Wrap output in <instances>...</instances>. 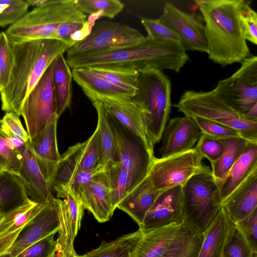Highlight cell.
Segmentation results:
<instances>
[{"label": "cell", "mask_w": 257, "mask_h": 257, "mask_svg": "<svg viewBox=\"0 0 257 257\" xmlns=\"http://www.w3.org/2000/svg\"><path fill=\"white\" fill-rule=\"evenodd\" d=\"M9 40L12 66L9 83L0 93L2 109L20 116L25 99L51 63L69 47L55 39L23 42Z\"/></svg>", "instance_id": "obj_1"}, {"label": "cell", "mask_w": 257, "mask_h": 257, "mask_svg": "<svg viewBox=\"0 0 257 257\" xmlns=\"http://www.w3.org/2000/svg\"><path fill=\"white\" fill-rule=\"evenodd\" d=\"M246 1H195L205 22L208 57L223 67L250 56L240 18Z\"/></svg>", "instance_id": "obj_2"}, {"label": "cell", "mask_w": 257, "mask_h": 257, "mask_svg": "<svg viewBox=\"0 0 257 257\" xmlns=\"http://www.w3.org/2000/svg\"><path fill=\"white\" fill-rule=\"evenodd\" d=\"M146 37L131 46L66 60L71 69L102 66L138 71L149 67L179 72L189 59L180 44Z\"/></svg>", "instance_id": "obj_3"}, {"label": "cell", "mask_w": 257, "mask_h": 257, "mask_svg": "<svg viewBox=\"0 0 257 257\" xmlns=\"http://www.w3.org/2000/svg\"><path fill=\"white\" fill-rule=\"evenodd\" d=\"M171 89V82L161 70L148 67L138 71L133 98L142 111L147 140L152 149L160 141L169 116Z\"/></svg>", "instance_id": "obj_4"}, {"label": "cell", "mask_w": 257, "mask_h": 257, "mask_svg": "<svg viewBox=\"0 0 257 257\" xmlns=\"http://www.w3.org/2000/svg\"><path fill=\"white\" fill-rule=\"evenodd\" d=\"M87 17L78 9L75 0H46L42 5L28 12L5 32L14 42L53 39L63 23L86 20Z\"/></svg>", "instance_id": "obj_5"}, {"label": "cell", "mask_w": 257, "mask_h": 257, "mask_svg": "<svg viewBox=\"0 0 257 257\" xmlns=\"http://www.w3.org/2000/svg\"><path fill=\"white\" fill-rule=\"evenodd\" d=\"M183 223L202 233L221 208L218 184L211 171L206 166L183 185Z\"/></svg>", "instance_id": "obj_6"}, {"label": "cell", "mask_w": 257, "mask_h": 257, "mask_svg": "<svg viewBox=\"0 0 257 257\" xmlns=\"http://www.w3.org/2000/svg\"><path fill=\"white\" fill-rule=\"evenodd\" d=\"M174 106L185 115L198 116L221 123L236 130L246 140L257 143V121L246 119L222 100L214 90H187Z\"/></svg>", "instance_id": "obj_7"}, {"label": "cell", "mask_w": 257, "mask_h": 257, "mask_svg": "<svg viewBox=\"0 0 257 257\" xmlns=\"http://www.w3.org/2000/svg\"><path fill=\"white\" fill-rule=\"evenodd\" d=\"M130 26L108 21L96 22L90 34L69 48L65 58L99 53L131 46L146 40Z\"/></svg>", "instance_id": "obj_8"}, {"label": "cell", "mask_w": 257, "mask_h": 257, "mask_svg": "<svg viewBox=\"0 0 257 257\" xmlns=\"http://www.w3.org/2000/svg\"><path fill=\"white\" fill-rule=\"evenodd\" d=\"M108 115L118 162L128 173L134 188L148 176L155 157L153 149Z\"/></svg>", "instance_id": "obj_9"}, {"label": "cell", "mask_w": 257, "mask_h": 257, "mask_svg": "<svg viewBox=\"0 0 257 257\" xmlns=\"http://www.w3.org/2000/svg\"><path fill=\"white\" fill-rule=\"evenodd\" d=\"M203 158L195 147L167 158L154 157L148 177L153 189L157 191L183 185L205 168Z\"/></svg>", "instance_id": "obj_10"}, {"label": "cell", "mask_w": 257, "mask_h": 257, "mask_svg": "<svg viewBox=\"0 0 257 257\" xmlns=\"http://www.w3.org/2000/svg\"><path fill=\"white\" fill-rule=\"evenodd\" d=\"M213 90L222 100L243 116L257 104V57L245 59L237 71L219 81Z\"/></svg>", "instance_id": "obj_11"}, {"label": "cell", "mask_w": 257, "mask_h": 257, "mask_svg": "<svg viewBox=\"0 0 257 257\" xmlns=\"http://www.w3.org/2000/svg\"><path fill=\"white\" fill-rule=\"evenodd\" d=\"M55 60L49 65L22 106L21 115L25 120L30 138L44 127L52 115L57 114L53 79Z\"/></svg>", "instance_id": "obj_12"}, {"label": "cell", "mask_w": 257, "mask_h": 257, "mask_svg": "<svg viewBox=\"0 0 257 257\" xmlns=\"http://www.w3.org/2000/svg\"><path fill=\"white\" fill-rule=\"evenodd\" d=\"M99 166L100 149L96 127L87 140L70 147L61 156L52 184L53 190L56 192L65 189L78 174Z\"/></svg>", "instance_id": "obj_13"}, {"label": "cell", "mask_w": 257, "mask_h": 257, "mask_svg": "<svg viewBox=\"0 0 257 257\" xmlns=\"http://www.w3.org/2000/svg\"><path fill=\"white\" fill-rule=\"evenodd\" d=\"M163 25L178 36L183 49L207 52V43L204 25L193 15L180 10L170 3L163 8V14L158 19Z\"/></svg>", "instance_id": "obj_14"}, {"label": "cell", "mask_w": 257, "mask_h": 257, "mask_svg": "<svg viewBox=\"0 0 257 257\" xmlns=\"http://www.w3.org/2000/svg\"><path fill=\"white\" fill-rule=\"evenodd\" d=\"M59 217L55 197L47 202L40 211L25 226L9 253L3 257H16L40 239L58 232Z\"/></svg>", "instance_id": "obj_15"}, {"label": "cell", "mask_w": 257, "mask_h": 257, "mask_svg": "<svg viewBox=\"0 0 257 257\" xmlns=\"http://www.w3.org/2000/svg\"><path fill=\"white\" fill-rule=\"evenodd\" d=\"M16 150L19 160L18 175L25 186L28 198L37 203L51 200L54 197L53 189L42 173L32 151L30 140Z\"/></svg>", "instance_id": "obj_16"}, {"label": "cell", "mask_w": 257, "mask_h": 257, "mask_svg": "<svg viewBox=\"0 0 257 257\" xmlns=\"http://www.w3.org/2000/svg\"><path fill=\"white\" fill-rule=\"evenodd\" d=\"M58 118L57 114L52 115L44 127L30 138L32 151L42 173L51 187L61 158L57 141Z\"/></svg>", "instance_id": "obj_17"}, {"label": "cell", "mask_w": 257, "mask_h": 257, "mask_svg": "<svg viewBox=\"0 0 257 257\" xmlns=\"http://www.w3.org/2000/svg\"><path fill=\"white\" fill-rule=\"evenodd\" d=\"M201 135L192 117L184 115L171 119L162 134L161 158H167L192 148Z\"/></svg>", "instance_id": "obj_18"}, {"label": "cell", "mask_w": 257, "mask_h": 257, "mask_svg": "<svg viewBox=\"0 0 257 257\" xmlns=\"http://www.w3.org/2000/svg\"><path fill=\"white\" fill-rule=\"evenodd\" d=\"M182 188L183 185H178L161 191L139 228L147 229L184 223Z\"/></svg>", "instance_id": "obj_19"}, {"label": "cell", "mask_w": 257, "mask_h": 257, "mask_svg": "<svg viewBox=\"0 0 257 257\" xmlns=\"http://www.w3.org/2000/svg\"><path fill=\"white\" fill-rule=\"evenodd\" d=\"M46 202L37 203L28 198L18 206L3 214L0 218V257L9 253L23 228Z\"/></svg>", "instance_id": "obj_20"}, {"label": "cell", "mask_w": 257, "mask_h": 257, "mask_svg": "<svg viewBox=\"0 0 257 257\" xmlns=\"http://www.w3.org/2000/svg\"><path fill=\"white\" fill-rule=\"evenodd\" d=\"M184 223L143 229L142 237L133 257H162L185 231Z\"/></svg>", "instance_id": "obj_21"}, {"label": "cell", "mask_w": 257, "mask_h": 257, "mask_svg": "<svg viewBox=\"0 0 257 257\" xmlns=\"http://www.w3.org/2000/svg\"><path fill=\"white\" fill-rule=\"evenodd\" d=\"M84 209L90 211L100 223L108 221L114 210L110 190L103 172L95 176L78 193Z\"/></svg>", "instance_id": "obj_22"}, {"label": "cell", "mask_w": 257, "mask_h": 257, "mask_svg": "<svg viewBox=\"0 0 257 257\" xmlns=\"http://www.w3.org/2000/svg\"><path fill=\"white\" fill-rule=\"evenodd\" d=\"M221 207L234 224L257 208V170L222 202Z\"/></svg>", "instance_id": "obj_23"}, {"label": "cell", "mask_w": 257, "mask_h": 257, "mask_svg": "<svg viewBox=\"0 0 257 257\" xmlns=\"http://www.w3.org/2000/svg\"><path fill=\"white\" fill-rule=\"evenodd\" d=\"M97 101H100L106 111L121 125L148 141L142 111L133 97H102Z\"/></svg>", "instance_id": "obj_24"}, {"label": "cell", "mask_w": 257, "mask_h": 257, "mask_svg": "<svg viewBox=\"0 0 257 257\" xmlns=\"http://www.w3.org/2000/svg\"><path fill=\"white\" fill-rule=\"evenodd\" d=\"M73 79L92 102L102 97H133L136 89L114 84L85 68L72 69Z\"/></svg>", "instance_id": "obj_25"}, {"label": "cell", "mask_w": 257, "mask_h": 257, "mask_svg": "<svg viewBox=\"0 0 257 257\" xmlns=\"http://www.w3.org/2000/svg\"><path fill=\"white\" fill-rule=\"evenodd\" d=\"M161 192L153 189L147 176L128 192L116 208L127 213L140 227Z\"/></svg>", "instance_id": "obj_26"}, {"label": "cell", "mask_w": 257, "mask_h": 257, "mask_svg": "<svg viewBox=\"0 0 257 257\" xmlns=\"http://www.w3.org/2000/svg\"><path fill=\"white\" fill-rule=\"evenodd\" d=\"M234 225L221 207L215 218L202 233V241L197 257H222L225 243Z\"/></svg>", "instance_id": "obj_27"}, {"label": "cell", "mask_w": 257, "mask_h": 257, "mask_svg": "<svg viewBox=\"0 0 257 257\" xmlns=\"http://www.w3.org/2000/svg\"><path fill=\"white\" fill-rule=\"evenodd\" d=\"M255 170L257 143L249 142L224 178L217 183L222 202Z\"/></svg>", "instance_id": "obj_28"}, {"label": "cell", "mask_w": 257, "mask_h": 257, "mask_svg": "<svg viewBox=\"0 0 257 257\" xmlns=\"http://www.w3.org/2000/svg\"><path fill=\"white\" fill-rule=\"evenodd\" d=\"M97 114L96 127L99 131L100 165L105 171L118 162L115 142L109 115L99 101L92 102Z\"/></svg>", "instance_id": "obj_29"}, {"label": "cell", "mask_w": 257, "mask_h": 257, "mask_svg": "<svg viewBox=\"0 0 257 257\" xmlns=\"http://www.w3.org/2000/svg\"><path fill=\"white\" fill-rule=\"evenodd\" d=\"M56 99V113L59 117L70 107L72 96L73 76L64 54L55 60L53 75Z\"/></svg>", "instance_id": "obj_30"}, {"label": "cell", "mask_w": 257, "mask_h": 257, "mask_svg": "<svg viewBox=\"0 0 257 257\" xmlns=\"http://www.w3.org/2000/svg\"><path fill=\"white\" fill-rule=\"evenodd\" d=\"M143 235L139 228L135 232L123 235L110 242L102 241L96 248L83 255V257H133Z\"/></svg>", "instance_id": "obj_31"}, {"label": "cell", "mask_w": 257, "mask_h": 257, "mask_svg": "<svg viewBox=\"0 0 257 257\" xmlns=\"http://www.w3.org/2000/svg\"><path fill=\"white\" fill-rule=\"evenodd\" d=\"M27 198L26 188L19 176L4 170L0 173V210L7 212Z\"/></svg>", "instance_id": "obj_32"}, {"label": "cell", "mask_w": 257, "mask_h": 257, "mask_svg": "<svg viewBox=\"0 0 257 257\" xmlns=\"http://www.w3.org/2000/svg\"><path fill=\"white\" fill-rule=\"evenodd\" d=\"M223 146L220 158L211 164V173L216 183L222 181L250 141L241 137L219 139Z\"/></svg>", "instance_id": "obj_33"}, {"label": "cell", "mask_w": 257, "mask_h": 257, "mask_svg": "<svg viewBox=\"0 0 257 257\" xmlns=\"http://www.w3.org/2000/svg\"><path fill=\"white\" fill-rule=\"evenodd\" d=\"M104 172L110 190L112 204L115 209L120 202L133 188L131 177L119 162Z\"/></svg>", "instance_id": "obj_34"}, {"label": "cell", "mask_w": 257, "mask_h": 257, "mask_svg": "<svg viewBox=\"0 0 257 257\" xmlns=\"http://www.w3.org/2000/svg\"><path fill=\"white\" fill-rule=\"evenodd\" d=\"M78 9L97 20L101 18L113 19L124 8L119 0H75Z\"/></svg>", "instance_id": "obj_35"}, {"label": "cell", "mask_w": 257, "mask_h": 257, "mask_svg": "<svg viewBox=\"0 0 257 257\" xmlns=\"http://www.w3.org/2000/svg\"><path fill=\"white\" fill-rule=\"evenodd\" d=\"M88 69L94 74L122 87L137 89L138 71L102 66Z\"/></svg>", "instance_id": "obj_36"}, {"label": "cell", "mask_w": 257, "mask_h": 257, "mask_svg": "<svg viewBox=\"0 0 257 257\" xmlns=\"http://www.w3.org/2000/svg\"><path fill=\"white\" fill-rule=\"evenodd\" d=\"M222 257H257V251L234 224L226 239Z\"/></svg>", "instance_id": "obj_37"}, {"label": "cell", "mask_w": 257, "mask_h": 257, "mask_svg": "<svg viewBox=\"0 0 257 257\" xmlns=\"http://www.w3.org/2000/svg\"><path fill=\"white\" fill-rule=\"evenodd\" d=\"M56 193L58 198L64 200L70 220L72 233L75 238L80 228L84 208L81 201L77 195L72 192L69 189H65Z\"/></svg>", "instance_id": "obj_38"}, {"label": "cell", "mask_w": 257, "mask_h": 257, "mask_svg": "<svg viewBox=\"0 0 257 257\" xmlns=\"http://www.w3.org/2000/svg\"><path fill=\"white\" fill-rule=\"evenodd\" d=\"M29 5L23 0H0V27L10 26L28 11Z\"/></svg>", "instance_id": "obj_39"}, {"label": "cell", "mask_w": 257, "mask_h": 257, "mask_svg": "<svg viewBox=\"0 0 257 257\" xmlns=\"http://www.w3.org/2000/svg\"><path fill=\"white\" fill-rule=\"evenodd\" d=\"M191 117L195 120L202 134L217 139L240 136L236 130L225 125L198 116Z\"/></svg>", "instance_id": "obj_40"}, {"label": "cell", "mask_w": 257, "mask_h": 257, "mask_svg": "<svg viewBox=\"0 0 257 257\" xmlns=\"http://www.w3.org/2000/svg\"><path fill=\"white\" fill-rule=\"evenodd\" d=\"M141 23L147 33V37L153 40L180 43L176 34L161 23L158 19L142 18Z\"/></svg>", "instance_id": "obj_41"}, {"label": "cell", "mask_w": 257, "mask_h": 257, "mask_svg": "<svg viewBox=\"0 0 257 257\" xmlns=\"http://www.w3.org/2000/svg\"><path fill=\"white\" fill-rule=\"evenodd\" d=\"M12 66V53L5 32L0 33V93L8 85Z\"/></svg>", "instance_id": "obj_42"}, {"label": "cell", "mask_w": 257, "mask_h": 257, "mask_svg": "<svg viewBox=\"0 0 257 257\" xmlns=\"http://www.w3.org/2000/svg\"><path fill=\"white\" fill-rule=\"evenodd\" d=\"M56 233L51 234L34 243L16 257H55L57 252Z\"/></svg>", "instance_id": "obj_43"}, {"label": "cell", "mask_w": 257, "mask_h": 257, "mask_svg": "<svg viewBox=\"0 0 257 257\" xmlns=\"http://www.w3.org/2000/svg\"><path fill=\"white\" fill-rule=\"evenodd\" d=\"M195 148L211 165L220 158L223 152V146L219 139L202 134Z\"/></svg>", "instance_id": "obj_44"}, {"label": "cell", "mask_w": 257, "mask_h": 257, "mask_svg": "<svg viewBox=\"0 0 257 257\" xmlns=\"http://www.w3.org/2000/svg\"><path fill=\"white\" fill-rule=\"evenodd\" d=\"M19 116L13 112H6L0 120V128L5 135L18 137L27 143L30 138L24 128Z\"/></svg>", "instance_id": "obj_45"}, {"label": "cell", "mask_w": 257, "mask_h": 257, "mask_svg": "<svg viewBox=\"0 0 257 257\" xmlns=\"http://www.w3.org/2000/svg\"><path fill=\"white\" fill-rule=\"evenodd\" d=\"M0 165L4 170L18 174L19 160L16 152L10 147L0 128Z\"/></svg>", "instance_id": "obj_46"}, {"label": "cell", "mask_w": 257, "mask_h": 257, "mask_svg": "<svg viewBox=\"0 0 257 257\" xmlns=\"http://www.w3.org/2000/svg\"><path fill=\"white\" fill-rule=\"evenodd\" d=\"M251 1H246L241 13V22L245 39L257 44V14L251 8Z\"/></svg>", "instance_id": "obj_47"}, {"label": "cell", "mask_w": 257, "mask_h": 257, "mask_svg": "<svg viewBox=\"0 0 257 257\" xmlns=\"http://www.w3.org/2000/svg\"><path fill=\"white\" fill-rule=\"evenodd\" d=\"M235 225L241 230L253 249L257 251V208Z\"/></svg>", "instance_id": "obj_48"}, {"label": "cell", "mask_w": 257, "mask_h": 257, "mask_svg": "<svg viewBox=\"0 0 257 257\" xmlns=\"http://www.w3.org/2000/svg\"><path fill=\"white\" fill-rule=\"evenodd\" d=\"M243 116L249 120L257 121V104L252 106Z\"/></svg>", "instance_id": "obj_49"}, {"label": "cell", "mask_w": 257, "mask_h": 257, "mask_svg": "<svg viewBox=\"0 0 257 257\" xmlns=\"http://www.w3.org/2000/svg\"><path fill=\"white\" fill-rule=\"evenodd\" d=\"M29 6H34L37 7L42 5L45 3L46 0H26Z\"/></svg>", "instance_id": "obj_50"}, {"label": "cell", "mask_w": 257, "mask_h": 257, "mask_svg": "<svg viewBox=\"0 0 257 257\" xmlns=\"http://www.w3.org/2000/svg\"><path fill=\"white\" fill-rule=\"evenodd\" d=\"M4 168L0 165V173L4 170Z\"/></svg>", "instance_id": "obj_51"}, {"label": "cell", "mask_w": 257, "mask_h": 257, "mask_svg": "<svg viewBox=\"0 0 257 257\" xmlns=\"http://www.w3.org/2000/svg\"><path fill=\"white\" fill-rule=\"evenodd\" d=\"M4 213V212H3V211L0 210V218H1V217L2 216V215H3V214Z\"/></svg>", "instance_id": "obj_52"}]
</instances>
